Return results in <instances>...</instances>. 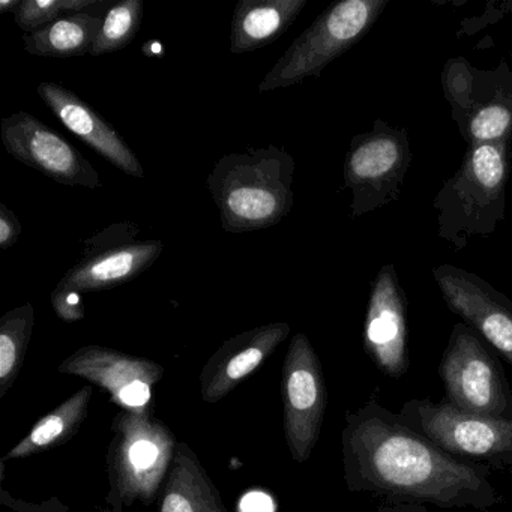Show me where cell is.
Returning <instances> with one entry per match:
<instances>
[{
  "label": "cell",
  "instance_id": "15",
  "mask_svg": "<svg viewBox=\"0 0 512 512\" xmlns=\"http://www.w3.org/2000/svg\"><path fill=\"white\" fill-rule=\"evenodd\" d=\"M290 331L289 323L274 322L224 341L200 373L202 400L215 404L227 397L289 338Z\"/></svg>",
  "mask_w": 512,
  "mask_h": 512
},
{
  "label": "cell",
  "instance_id": "25",
  "mask_svg": "<svg viewBox=\"0 0 512 512\" xmlns=\"http://www.w3.org/2000/svg\"><path fill=\"white\" fill-rule=\"evenodd\" d=\"M100 0H23L14 22L25 34L40 31L71 14L100 7Z\"/></svg>",
  "mask_w": 512,
  "mask_h": 512
},
{
  "label": "cell",
  "instance_id": "16",
  "mask_svg": "<svg viewBox=\"0 0 512 512\" xmlns=\"http://www.w3.org/2000/svg\"><path fill=\"white\" fill-rule=\"evenodd\" d=\"M37 94L61 124L104 160L109 161L115 169L133 178H145L142 163L121 133L110 122L101 118L100 113L83 101L76 92L59 83L44 82L38 85Z\"/></svg>",
  "mask_w": 512,
  "mask_h": 512
},
{
  "label": "cell",
  "instance_id": "8",
  "mask_svg": "<svg viewBox=\"0 0 512 512\" xmlns=\"http://www.w3.org/2000/svg\"><path fill=\"white\" fill-rule=\"evenodd\" d=\"M412 160L407 131L383 119L374 121L370 133L353 137L343 167L344 187L352 193V217L394 203Z\"/></svg>",
  "mask_w": 512,
  "mask_h": 512
},
{
  "label": "cell",
  "instance_id": "5",
  "mask_svg": "<svg viewBox=\"0 0 512 512\" xmlns=\"http://www.w3.org/2000/svg\"><path fill=\"white\" fill-rule=\"evenodd\" d=\"M389 0H343L323 11L275 62L259 92L277 91L319 77L373 28Z\"/></svg>",
  "mask_w": 512,
  "mask_h": 512
},
{
  "label": "cell",
  "instance_id": "27",
  "mask_svg": "<svg viewBox=\"0 0 512 512\" xmlns=\"http://www.w3.org/2000/svg\"><path fill=\"white\" fill-rule=\"evenodd\" d=\"M0 505L14 512H71L58 497H50L43 502H29V500L14 497L4 488L0 490Z\"/></svg>",
  "mask_w": 512,
  "mask_h": 512
},
{
  "label": "cell",
  "instance_id": "14",
  "mask_svg": "<svg viewBox=\"0 0 512 512\" xmlns=\"http://www.w3.org/2000/svg\"><path fill=\"white\" fill-rule=\"evenodd\" d=\"M364 349L374 365L391 379H401L409 370L407 298L392 263L383 265L371 283Z\"/></svg>",
  "mask_w": 512,
  "mask_h": 512
},
{
  "label": "cell",
  "instance_id": "1",
  "mask_svg": "<svg viewBox=\"0 0 512 512\" xmlns=\"http://www.w3.org/2000/svg\"><path fill=\"white\" fill-rule=\"evenodd\" d=\"M341 452L347 490L388 505L431 503L487 512L502 503L490 481L491 467L452 457L374 397L346 413Z\"/></svg>",
  "mask_w": 512,
  "mask_h": 512
},
{
  "label": "cell",
  "instance_id": "11",
  "mask_svg": "<svg viewBox=\"0 0 512 512\" xmlns=\"http://www.w3.org/2000/svg\"><path fill=\"white\" fill-rule=\"evenodd\" d=\"M0 139L14 160L67 187H101L100 175L71 143L28 112L0 122Z\"/></svg>",
  "mask_w": 512,
  "mask_h": 512
},
{
  "label": "cell",
  "instance_id": "26",
  "mask_svg": "<svg viewBox=\"0 0 512 512\" xmlns=\"http://www.w3.org/2000/svg\"><path fill=\"white\" fill-rule=\"evenodd\" d=\"M53 310L56 316L65 323H76L85 319V305L82 302V296L77 293L68 292V290L55 287L50 295Z\"/></svg>",
  "mask_w": 512,
  "mask_h": 512
},
{
  "label": "cell",
  "instance_id": "9",
  "mask_svg": "<svg viewBox=\"0 0 512 512\" xmlns=\"http://www.w3.org/2000/svg\"><path fill=\"white\" fill-rule=\"evenodd\" d=\"M140 226L131 221L112 224L83 241L79 262L71 266L58 289L77 295L124 286L145 274L163 254L158 239H139Z\"/></svg>",
  "mask_w": 512,
  "mask_h": 512
},
{
  "label": "cell",
  "instance_id": "30",
  "mask_svg": "<svg viewBox=\"0 0 512 512\" xmlns=\"http://www.w3.org/2000/svg\"><path fill=\"white\" fill-rule=\"evenodd\" d=\"M377 512H430L425 505H410V503H404V505H388L383 503L379 506Z\"/></svg>",
  "mask_w": 512,
  "mask_h": 512
},
{
  "label": "cell",
  "instance_id": "31",
  "mask_svg": "<svg viewBox=\"0 0 512 512\" xmlns=\"http://www.w3.org/2000/svg\"><path fill=\"white\" fill-rule=\"evenodd\" d=\"M23 0H2L0 2V11L2 13H16L19 10L20 5H22Z\"/></svg>",
  "mask_w": 512,
  "mask_h": 512
},
{
  "label": "cell",
  "instance_id": "24",
  "mask_svg": "<svg viewBox=\"0 0 512 512\" xmlns=\"http://www.w3.org/2000/svg\"><path fill=\"white\" fill-rule=\"evenodd\" d=\"M143 11L142 0H122L107 10L91 56L121 52L133 43L142 28Z\"/></svg>",
  "mask_w": 512,
  "mask_h": 512
},
{
  "label": "cell",
  "instance_id": "28",
  "mask_svg": "<svg viewBox=\"0 0 512 512\" xmlns=\"http://www.w3.org/2000/svg\"><path fill=\"white\" fill-rule=\"evenodd\" d=\"M22 233L23 227L17 215L7 205L0 203V250L7 251L13 247Z\"/></svg>",
  "mask_w": 512,
  "mask_h": 512
},
{
  "label": "cell",
  "instance_id": "6",
  "mask_svg": "<svg viewBox=\"0 0 512 512\" xmlns=\"http://www.w3.org/2000/svg\"><path fill=\"white\" fill-rule=\"evenodd\" d=\"M445 400L470 415L512 421V389L481 335L455 323L439 364Z\"/></svg>",
  "mask_w": 512,
  "mask_h": 512
},
{
  "label": "cell",
  "instance_id": "3",
  "mask_svg": "<svg viewBox=\"0 0 512 512\" xmlns=\"http://www.w3.org/2000/svg\"><path fill=\"white\" fill-rule=\"evenodd\" d=\"M509 173L511 143L469 146L460 169L433 202L439 238L461 251L470 239L491 235L505 220Z\"/></svg>",
  "mask_w": 512,
  "mask_h": 512
},
{
  "label": "cell",
  "instance_id": "32",
  "mask_svg": "<svg viewBox=\"0 0 512 512\" xmlns=\"http://www.w3.org/2000/svg\"><path fill=\"white\" fill-rule=\"evenodd\" d=\"M511 19H512V8H511Z\"/></svg>",
  "mask_w": 512,
  "mask_h": 512
},
{
  "label": "cell",
  "instance_id": "29",
  "mask_svg": "<svg viewBox=\"0 0 512 512\" xmlns=\"http://www.w3.org/2000/svg\"><path fill=\"white\" fill-rule=\"evenodd\" d=\"M241 512H275L274 500L262 491H251L239 503Z\"/></svg>",
  "mask_w": 512,
  "mask_h": 512
},
{
  "label": "cell",
  "instance_id": "19",
  "mask_svg": "<svg viewBox=\"0 0 512 512\" xmlns=\"http://www.w3.org/2000/svg\"><path fill=\"white\" fill-rule=\"evenodd\" d=\"M92 394L94 388L91 385L83 386L76 394L62 401L52 412L41 418L14 448L0 458V463L7 464L8 461L32 457L73 439L88 419Z\"/></svg>",
  "mask_w": 512,
  "mask_h": 512
},
{
  "label": "cell",
  "instance_id": "18",
  "mask_svg": "<svg viewBox=\"0 0 512 512\" xmlns=\"http://www.w3.org/2000/svg\"><path fill=\"white\" fill-rule=\"evenodd\" d=\"M308 0H241L230 23V53L256 52L277 41L298 19Z\"/></svg>",
  "mask_w": 512,
  "mask_h": 512
},
{
  "label": "cell",
  "instance_id": "23",
  "mask_svg": "<svg viewBox=\"0 0 512 512\" xmlns=\"http://www.w3.org/2000/svg\"><path fill=\"white\" fill-rule=\"evenodd\" d=\"M34 326L35 308L31 302L0 317V398H4L19 379Z\"/></svg>",
  "mask_w": 512,
  "mask_h": 512
},
{
  "label": "cell",
  "instance_id": "21",
  "mask_svg": "<svg viewBox=\"0 0 512 512\" xmlns=\"http://www.w3.org/2000/svg\"><path fill=\"white\" fill-rule=\"evenodd\" d=\"M469 146L512 142V74L506 64L502 79L458 127Z\"/></svg>",
  "mask_w": 512,
  "mask_h": 512
},
{
  "label": "cell",
  "instance_id": "7",
  "mask_svg": "<svg viewBox=\"0 0 512 512\" xmlns=\"http://www.w3.org/2000/svg\"><path fill=\"white\" fill-rule=\"evenodd\" d=\"M401 418L413 430L460 460L488 467H512V421L470 415L443 398H413L403 404Z\"/></svg>",
  "mask_w": 512,
  "mask_h": 512
},
{
  "label": "cell",
  "instance_id": "20",
  "mask_svg": "<svg viewBox=\"0 0 512 512\" xmlns=\"http://www.w3.org/2000/svg\"><path fill=\"white\" fill-rule=\"evenodd\" d=\"M104 14L97 10L83 11L64 17L40 31L23 35L25 50L41 58H77L91 55Z\"/></svg>",
  "mask_w": 512,
  "mask_h": 512
},
{
  "label": "cell",
  "instance_id": "10",
  "mask_svg": "<svg viewBox=\"0 0 512 512\" xmlns=\"http://www.w3.org/2000/svg\"><path fill=\"white\" fill-rule=\"evenodd\" d=\"M284 437L296 463H307L319 442L328 406L322 362L304 332L290 340L283 362Z\"/></svg>",
  "mask_w": 512,
  "mask_h": 512
},
{
  "label": "cell",
  "instance_id": "22",
  "mask_svg": "<svg viewBox=\"0 0 512 512\" xmlns=\"http://www.w3.org/2000/svg\"><path fill=\"white\" fill-rule=\"evenodd\" d=\"M503 70L505 62H500L494 71L475 70L464 58H452L446 62L442 73L443 94L451 104L452 119L458 127L496 89Z\"/></svg>",
  "mask_w": 512,
  "mask_h": 512
},
{
  "label": "cell",
  "instance_id": "17",
  "mask_svg": "<svg viewBox=\"0 0 512 512\" xmlns=\"http://www.w3.org/2000/svg\"><path fill=\"white\" fill-rule=\"evenodd\" d=\"M158 512H227L220 490L188 443L179 442Z\"/></svg>",
  "mask_w": 512,
  "mask_h": 512
},
{
  "label": "cell",
  "instance_id": "2",
  "mask_svg": "<svg viewBox=\"0 0 512 512\" xmlns=\"http://www.w3.org/2000/svg\"><path fill=\"white\" fill-rule=\"evenodd\" d=\"M292 155L277 145L224 155L206 178V187L227 233L277 226L292 211Z\"/></svg>",
  "mask_w": 512,
  "mask_h": 512
},
{
  "label": "cell",
  "instance_id": "12",
  "mask_svg": "<svg viewBox=\"0 0 512 512\" xmlns=\"http://www.w3.org/2000/svg\"><path fill=\"white\" fill-rule=\"evenodd\" d=\"M59 373L80 377L109 392L121 410L151 406L152 391L164 376V367L143 356L130 355L112 347H80L59 365Z\"/></svg>",
  "mask_w": 512,
  "mask_h": 512
},
{
  "label": "cell",
  "instance_id": "13",
  "mask_svg": "<svg viewBox=\"0 0 512 512\" xmlns=\"http://www.w3.org/2000/svg\"><path fill=\"white\" fill-rule=\"evenodd\" d=\"M443 301L512 365V301L479 275L454 265L433 269Z\"/></svg>",
  "mask_w": 512,
  "mask_h": 512
},
{
  "label": "cell",
  "instance_id": "4",
  "mask_svg": "<svg viewBox=\"0 0 512 512\" xmlns=\"http://www.w3.org/2000/svg\"><path fill=\"white\" fill-rule=\"evenodd\" d=\"M112 434L103 512H127L134 503L152 505L160 496L179 443L172 428L155 416L151 404L121 410L113 418Z\"/></svg>",
  "mask_w": 512,
  "mask_h": 512
}]
</instances>
